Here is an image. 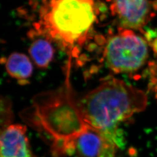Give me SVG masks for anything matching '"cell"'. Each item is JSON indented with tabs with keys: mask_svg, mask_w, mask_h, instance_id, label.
<instances>
[{
	"mask_svg": "<svg viewBox=\"0 0 157 157\" xmlns=\"http://www.w3.org/2000/svg\"><path fill=\"white\" fill-rule=\"evenodd\" d=\"M107 67L115 74L138 71L148 58L147 40L133 30L119 27L107 39L104 49Z\"/></svg>",
	"mask_w": 157,
	"mask_h": 157,
	"instance_id": "cell-4",
	"label": "cell"
},
{
	"mask_svg": "<svg viewBox=\"0 0 157 157\" xmlns=\"http://www.w3.org/2000/svg\"><path fill=\"white\" fill-rule=\"evenodd\" d=\"M6 69L9 75L22 85L28 83L33 70L30 58L25 54L20 52H13L7 58Z\"/></svg>",
	"mask_w": 157,
	"mask_h": 157,
	"instance_id": "cell-8",
	"label": "cell"
},
{
	"mask_svg": "<svg viewBox=\"0 0 157 157\" xmlns=\"http://www.w3.org/2000/svg\"><path fill=\"white\" fill-rule=\"evenodd\" d=\"M148 91L152 93L157 101V61L150 62L148 68Z\"/></svg>",
	"mask_w": 157,
	"mask_h": 157,
	"instance_id": "cell-11",
	"label": "cell"
},
{
	"mask_svg": "<svg viewBox=\"0 0 157 157\" xmlns=\"http://www.w3.org/2000/svg\"><path fill=\"white\" fill-rule=\"evenodd\" d=\"M152 3V6L154 7V9L155 11H157V0H155V1H154Z\"/></svg>",
	"mask_w": 157,
	"mask_h": 157,
	"instance_id": "cell-13",
	"label": "cell"
},
{
	"mask_svg": "<svg viewBox=\"0 0 157 157\" xmlns=\"http://www.w3.org/2000/svg\"><path fill=\"white\" fill-rule=\"evenodd\" d=\"M78 104L85 122L101 131L121 147L122 136L119 124L147 105L146 93L123 80L109 78L82 97Z\"/></svg>",
	"mask_w": 157,
	"mask_h": 157,
	"instance_id": "cell-3",
	"label": "cell"
},
{
	"mask_svg": "<svg viewBox=\"0 0 157 157\" xmlns=\"http://www.w3.org/2000/svg\"><path fill=\"white\" fill-rule=\"evenodd\" d=\"M33 31L75 54L97 20L96 0H28Z\"/></svg>",
	"mask_w": 157,
	"mask_h": 157,
	"instance_id": "cell-1",
	"label": "cell"
},
{
	"mask_svg": "<svg viewBox=\"0 0 157 157\" xmlns=\"http://www.w3.org/2000/svg\"><path fill=\"white\" fill-rule=\"evenodd\" d=\"M69 80L56 90L34 96L32 105L22 113L29 124L49 137L55 157L67 155L75 138L88 126L84 121Z\"/></svg>",
	"mask_w": 157,
	"mask_h": 157,
	"instance_id": "cell-2",
	"label": "cell"
},
{
	"mask_svg": "<svg viewBox=\"0 0 157 157\" xmlns=\"http://www.w3.org/2000/svg\"><path fill=\"white\" fill-rule=\"evenodd\" d=\"M1 157H33L26 127L11 124L1 132Z\"/></svg>",
	"mask_w": 157,
	"mask_h": 157,
	"instance_id": "cell-7",
	"label": "cell"
},
{
	"mask_svg": "<svg viewBox=\"0 0 157 157\" xmlns=\"http://www.w3.org/2000/svg\"><path fill=\"white\" fill-rule=\"evenodd\" d=\"M150 46L154 51L155 55L157 56V36L155 37L150 41Z\"/></svg>",
	"mask_w": 157,
	"mask_h": 157,
	"instance_id": "cell-12",
	"label": "cell"
},
{
	"mask_svg": "<svg viewBox=\"0 0 157 157\" xmlns=\"http://www.w3.org/2000/svg\"><path fill=\"white\" fill-rule=\"evenodd\" d=\"M113 17L119 27L139 30L144 33V27L155 16L152 3L148 0H108Z\"/></svg>",
	"mask_w": 157,
	"mask_h": 157,
	"instance_id": "cell-5",
	"label": "cell"
},
{
	"mask_svg": "<svg viewBox=\"0 0 157 157\" xmlns=\"http://www.w3.org/2000/svg\"><path fill=\"white\" fill-rule=\"evenodd\" d=\"M118 147L101 131L87 126L73 141L78 157H117Z\"/></svg>",
	"mask_w": 157,
	"mask_h": 157,
	"instance_id": "cell-6",
	"label": "cell"
},
{
	"mask_svg": "<svg viewBox=\"0 0 157 157\" xmlns=\"http://www.w3.org/2000/svg\"><path fill=\"white\" fill-rule=\"evenodd\" d=\"M34 40L29 48V54L34 64L39 68L48 67L54 56V48L51 41L43 36Z\"/></svg>",
	"mask_w": 157,
	"mask_h": 157,
	"instance_id": "cell-9",
	"label": "cell"
},
{
	"mask_svg": "<svg viewBox=\"0 0 157 157\" xmlns=\"http://www.w3.org/2000/svg\"><path fill=\"white\" fill-rule=\"evenodd\" d=\"M1 129H4L9 125L11 124L12 120L11 104L9 100L4 99L1 100Z\"/></svg>",
	"mask_w": 157,
	"mask_h": 157,
	"instance_id": "cell-10",
	"label": "cell"
}]
</instances>
